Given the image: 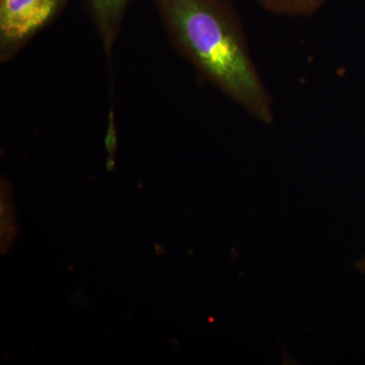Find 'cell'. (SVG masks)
<instances>
[{
    "instance_id": "7a4b0ae2",
    "label": "cell",
    "mask_w": 365,
    "mask_h": 365,
    "mask_svg": "<svg viewBox=\"0 0 365 365\" xmlns=\"http://www.w3.org/2000/svg\"><path fill=\"white\" fill-rule=\"evenodd\" d=\"M68 0H0V60H13L66 9Z\"/></svg>"
},
{
    "instance_id": "5b68a950",
    "label": "cell",
    "mask_w": 365,
    "mask_h": 365,
    "mask_svg": "<svg viewBox=\"0 0 365 365\" xmlns=\"http://www.w3.org/2000/svg\"><path fill=\"white\" fill-rule=\"evenodd\" d=\"M356 266L357 268H359L362 273L365 274V259H364V260L359 262Z\"/></svg>"
},
{
    "instance_id": "3957f363",
    "label": "cell",
    "mask_w": 365,
    "mask_h": 365,
    "mask_svg": "<svg viewBox=\"0 0 365 365\" xmlns=\"http://www.w3.org/2000/svg\"><path fill=\"white\" fill-rule=\"evenodd\" d=\"M88 11L97 29L98 37L108 58L121 31L125 14L131 0H86Z\"/></svg>"
},
{
    "instance_id": "277c9868",
    "label": "cell",
    "mask_w": 365,
    "mask_h": 365,
    "mask_svg": "<svg viewBox=\"0 0 365 365\" xmlns=\"http://www.w3.org/2000/svg\"><path fill=\"white\" fill-rule=\"evenodd\" d=\"M268 13L289 18H304L318 13L330 0H253Z\"/></svg>"
},
{
    "instance_id": "6da1fadb",
    "label": "cell",
    "mask_w": 365,
    "mask_h": 365,
    "mask_svg": "<svg viewBox=\"0 0 365 365\" xmlns=\"http://www.w3.org/2000/svg\"><path fill=\"white\" fill-rule=\"evenodd\" d=\"M170 42L223 95L262 123L275 118L237 9L227 0H153Z\"/></svg>"
}]
</instances>
